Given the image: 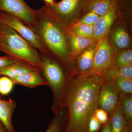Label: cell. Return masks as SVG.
Wrapping results in <instances>:
<instances>
[{
  "instance_id": "44dd1931",
  "label": "cell",
  "mask_w": 132,
  "mask_h": 132,
  "mask_svg": "<svg viewBox=\"0 0 132 132\" xmlns=\"http://www.w3.org/2000/svg\"><path fill=\"white\" fill-rule=\"evenodd\" d=\"M68 31L75 34L88 38H93V26L88 24L76 22L71 26H67Z\"/></svg>"
},
{
  "instance_id": "7a4b0ae2",
  "label": "cell",
  "mask_w": 132,
  "mask_h": 132,
  "mask_svg": "<svg viewBox=\"0 0 132 132\" xmlns=\"http://www.w3.org/2000/svg\"><path fill=\"white\" fill-rule=\"evenodd\" d=\"M33 29L39 37L46 54L60 62L73 76L76 74L68 38L67 25L46 5L35 10Z\"/></svg>"
},
{
  "instance_id": "7c38bea8",
  "label": "cell",
  "mask_w": 132,
  "mask_h": 132,
  "mask_svg": "<svg viewBox=\"0 0 132 132\" xmlns=\"http://www.w3.org/2000/svg\"><path fill=\"white\" fill-rule=\"evenodd\" d=\"M68 38L70 53L73 61L74 59L84 50L94 44V38L82 37L75 34L67 30Z\"/></svg>"
},
{
  "instance_id": "3957f363",
  "label": "cell",
  "mask_w": 132,
  "mask_h": 132,
  "mask_svg": "<svg viewBox=\"0 0 132 132\" xmlns=\"http://www.w3.org/2000/svg\"><path fill=\"white\" fill-rule=\"evenodd\" d=\"M39 54L41 72L53 93L51 110L55 114L65 106L73 76L57 60L46 54L39 52Z\"/></svg>"
},
{
  "instance_id": "4316f807",
  "label": "cell",
  "mask_w": 132,
  "mask_h": 132,
  "mask_svg": "<svg viewBox=\"0 0 132 132\" xmlns=\"http://www.w3.org/2000/svg\"><path fill=\"white\" fill-rule=\"evenodd\" d=\"M100 15L94 12L89 11L82 16L79 22L93 26L98 19Z\"/></svg>"
},
{
  "instance_id": "83f0119b",
  "label": "cell",
  "mask_w": 132,
  "mask_h": 132,
  "mask_svg": "<svg viewBox=\"0 0 132 132\" xmlns=\"http://www.w3.org/2000/svg\"><path fill=\"white\" fill-rule=\"evenodd\" d=\"M94 114L103 126L110 120V118L106 111L100 108H98L95 110Z\"/></svg>"
},
{
  "instance_id": "4dcf8cb0",
  "label": "cell",
  "mask_w": 132,
  "mask_h": 132,
  "mask_svg": "<svg viewBox=\"0 0 132 132\" xmlns=\"http://www.w3.org/2000/svg\"><path fill=\"white\" fill-rule=\"evenodd\" d=\"M0 132H8L0 121Z\"/></svg>"
},
{
  "instance_id": "f546056e",
  "label": "cell",
  "mask_w": 132,
  "mask_h": 132,
  "mask_svg": "<svg viewBox=\"0 0 132 132\" xmlns=\"http://www.w3.org/2000/svg\"><path fill=\"white\" fill-rule=\"evenodd\" d=\"M101 132H111V123H110V120L106 124L102 127Z\"/></svg>"
},
{
  "instance_id": "4fadbf2b",
  "label": "cell",
  "mask_w": 132,
  "mask_h": 132,
  "mask_svg": "<svg viewBox=\"0 0 132 132\" xmlns=\"http://www.w3.org/2000/svg\"><path fill=\"white\" fill-rule=\"evenodd\" d=\"M11 79L14 85H21L30 88L39 86H48L42 74L40 69L31 71Z\"/></svg>"
},
{
  "instance_id": "d6986e66",
  "label": "cell",
  "mask_w": 132,
  "mask_h": 132,
  "mask_svg": "<svg viewBox=\"0 0 132 132\" xmlns=\"http://www.w3.org/2000/svg\"><path fill=\"white\" fill-rule=\"evenodd\" d=\"M116 1L117 0H91L88 8L89 11L100 16L105 14Z\"/></svg>"
},
{
  "instance_id": "603a6c76",
  "label": "cell",
  "mask_w": 132,
  "mask_h": 132,
  "mask_svg": "<svg viewBox=\"0 0 132 132\" xmlns=\"http://www.w3.org/2000/svg\"><path fill=\"white\" fill-rule=\"evenodd\" d=\"M132 65V51L123 50L116 54L113 67H123Z\"/></svg>"
},
{
  "instance_id": "d4e9b609",
  "label": "cell",
  "mask_w": 132,
  "mask_h": 132,
  "mask_svg": "<svg viewBox=\"0 0 132 132\" xmlns=\"http://www.w3.org/2000/svg\"><path fill=\"white\" fill-rule=\"evenodd\" d=\"M0 77V94L6 96L10 94L13 89L14 84L7 76L1 75Z\"/></svg>"
},
{
  "instance_id": "30bf717a",
  "label": "cell",
  "mask_w": 132,
  "mask_h": 132,
  "mask_svg": "<svg viewBox=\"0 0 132 132\" xmlns=\"http://www.w3.org/2000/svg\"><path fill=\"white\" fill-rule=\"evenodd\" d=\"M80 0H61L51 5H46L67 25L68 20L79 6Z\"/></svg>"
},
{
  "instance_id": "d6a6232c",
  "label": "cell",
  "mask_w": 132,
  "mask_h": 132,
  "mask_svg": "<svg viewBox=\"0 0 132 132\" xmlns=\"http://www.w3.org/2000/svg\"><path fill=\"white\" fill-rule=\"evenodd\" d=\"M127 132H132V124L129 125V127Z\"/></svg>"
},
{
  "instance_id": "484cf974",
  "label": "cell",
  "mask_w": 132,
  "mask_h": 132,
  "mask_svg": "<svg viewBox=\"0 0 132 132\" xmlns=\"http://www.w3.org/2000/svg\"><path fill=\"white\" fill-rule=\"evenodd\" d=\"M103 126L95 117L94 113L92 116L88 124L86 132H98Z\"/></svg>"
},
{
  "instance_id": "e0dca14e",
  "label": "cell",
  "mask_w": 132,
  "mask_h": 132,
  "mask_svg": "<svg viewBox=\"0 0 132 132\" xmlns=\"http://www.w3.org/2000/svg\"><path fill=\"white\" fill-rule=\"evenodd\" d=\"M110 120L111 132H127L131 124H128L125 119L120 103L110 117Z\"/></svg>"
},
{
  "instance_id": "ba28073f",
  "label": "cell",
  "mask_w": 132,
  "mask_h": 132,
  "mask_svg": "<svg viewBox=\"0 0 132 132\" xmlns=\"http://www.w3.org/2000/svg\"><path fill=\"white\" fill-rule=\"evenodd\" d=\"M120 95L113 80L102 76L99 95V108L106 111L110 118L119 104Z\"/></svg>"
},
{
  "instance_id": "ffe728a7",
  "label": "cell",
  "mask_w": 132,
  "mask_h": 132,
  "mask_svg": "<svg viewBox=\"0 0 132 132\" xmlns=\"http://www.w3.org/2000/svg\"><path fill=\"white\" fill-rule=\"evenodd\" d=\"M103 76L110 79L119 78H132V65L123 67H113Z\"/></svg>"
},
{
  "instance_id": "6da1fadb",
  "label": "cell",
  "mask_w": 132,
  "mask_h": 132,
  "mask_svg": "<svg viewBox=\"0 0 132 132\" xmlns=\"http://www.w3.org/2000/svg\"><path fill=\"white\" fill-rule=\"evenodd\" d=\"M102 76L90 72L73 76L66 102L67 132H86L88 124L99 108Z\"/></svg>"
},
{
  "instance_id": "9a60e30c",
  "label": "cell",
  "mask_w": 132,
  "mask_h": 132,
  "mask_svg": "<svg viewBox=\"0 0 132 132\" xmlns=\"http://www.w3.org/2000/svg\"><path fill=\"white\" fill-rule=\"evenodd\" d=\"M38 69H40L27 62L19 60L0 71V75L5 76L11 79Z\"/></svg>"
},
{
  "instance_id": "8992f818",
  "label": "cell",
  "mask_w": 132,
  "mask_h": 132,
  "mask_svg": "<svg viewBox=\"0 0 132 132\" xmlns=\"http://www.w3.org/2000/svg\"><path fill=\"white\" fill-rule=\"evenodd\" d=\"M0 22L9 26L33 47L39 50V52L46 54L45 48L37 33L20 19L6 12L0 11Z\"/></svg>"
},
{
  "instance_id": "9c48e42d",
  "label": "cell",
  "mask_w": 132,
  "mask_h": 132,
  "mask_svg": "<svg viewBox=\"0 0 132 132\" xmlns=\"http://www.w3.org/2000/svg\"><path fill=\"white\" fill-rule=\"evenodd\" d=\"M117 1L113 5L105 14L99 17L93 26V36L98 41L107 35L112 24L117 16Z\"/></svg>"
},
{
  "instance_id": "5bb4252c",
  "label": "cell",
  "mask_w": 132,
  "mask_h": 132,
  "mask_svg": "<svg viewBox=\"0 0 132 132\" xmlns=\"http://www.w3.org/2000/svg\"><path fill=\"white\" fill-rule=\"evenodd\" d=\"M16 107V103L13 100H3L0 97V121L8 132H16L12 122Z\"/></svg>"
},
{
  "instance_id": "2e32d148",
  "label": "cell",
  "mask_w": 132,
  "mask_h": 132,
  "mask_svg": "<svg viewBox=\"0 0 132 132\" xmlns=\"http://www.w3.org/2000/svg\"><path fill=\"white\" fill-rule=\"evenodd\" d=\"M68 117V110L65 106L54 114L45 132H67Z\"/></svg>"
},
{
  "instance_id": "52a82bcc",
  "label": "cell",
  "mask_w": 132,
  "mask_h": 132,
  "mask_svg": "<svg viewBox=\"0 0 132 132\" xmlns=\"http://www.w3.org/2000/svg\"><path fill=\"white\" fill-rule=\"evenodd\" d=\"M0 11L16 16L33 29L35 25V10L24 0H0Z\"/></svg>"
},
{
  "instance_id": "cb8c5ba5",
  "label": "cell",
  "mask_w": 132,
  "mask_h": 132,
  "mask_svg": "<svg viewBox=\"0 0 132 132\" xmlns=\"http://www.w3.org/2000/svg\"><path fill=\"white\" fill-rule=\"evenodd\" d=\"M112 80L121 94H132V78H119Z\"/></svg>"
},
{
  "instance_id": "7402d4cb",
  "label": "cell",
  "mask_w": 132,
  "mask_h": 132,
  "mask_svg": "<svg viewBox=\"0 0 132 132\" xmlns=\"http://www.w3.org/2000/svg\"><path fill=\"white\" fill-rule=\"evenodd\" d=\"M120 104L125 119L128 124L132 123V94H121Z\"/></svg>"
},
{
  "instance_id": "277c9868",
  "label": "cell",
  "mask_w": 132,
  "mask_h": 132,
  "mask_svg": "<svg viewBox=\"0 0 132 132\" xmlns=\"http://www.w3.org/2000/svg\"><path fill=\"white\" fill-rule=\"evenodd\" d=\"M0 52L27 62L40 69L39 52L7 24L0 22Z\"/></svg>"
},
{
  "instance_id": "5b68a950",
  "label": "cell",
  "mask_w": 132,
  "mask_h": 132,
  "mask_svg": "<svg viewBox=\"0 0 132 132\" xmlns=\"http://www.w3.org/2000/svg\"><path fill=\"white\" fill-rule=\"evenodd\" d=\"M116 54L107 35L98 40L95 45L94 62L91 72L102 76L105 75L113 66Z\"/></svg>"
},
{
  "instance_id": "8fae6325",
  "label": "cell",
  "mask_w": 132,
  "mask_h": 132,
  "mask_svg": "<svg viewBox=\"0 0 132 132\" xmlns=\"http://www.w3.org/2000/svg\"><path fill=\"white\" fill-rule=\"evenodd\" d=\"M95 45L93 44L87 48L74 60L76 74H84L92 71L94 62Z\"/></svg>"
},
{
  "instance_id": "1f68e13d",
  "label": "cell",
  "mask_w": 132,
  "mask_h": 132,
  "mask_svg": "<svg viewBox=\"0 0 132 132\" xmlns=\"http://www.w3.org/2000/svg\"><path fill=\"white\" fill-rule=\"evenodd\" d=\"M45 2L46 5H51L53 4L55 2V0H43Z\"/></svg>"
},
{
  "instance_id": "ac0fdd59",
  "label": "cell",
  "mask_w": 132,
  "mask_h": 132,
  "mask_svg": "<svg viewBox=\"0 0 132 132\" xmlns=\"http://www.w3.org/2000/svg\"><path fill=\"white\" fill-rule=\"evenodd\" d=\"M112 39L114 46L118 49H126L129 47L131 44L130 35L123 25L118 26L114 30Z\"/></svg>"
},
{
  "instance_id": "f1b7e54d",
  "label": "cell",
  "mask_w": 132,
  "mask_h": 132,
  "mask_svg": "<svg viewBox=\"0 0 132 132\" xmlns=\"http://www.w3.org/2000/svg\"><path fill=\"white\" fill-rule=\"evenodd\" d=\"M19 60L10 55H6L0 57V71Z\"/></svg>"
}]
</instances>
